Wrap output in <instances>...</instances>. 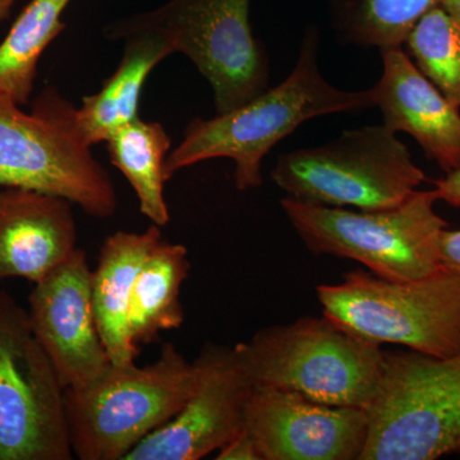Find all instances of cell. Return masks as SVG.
Segmentation results:
<instances>
[{"label":"cell","mask_w":460,"mask_h":460,"mask_svg":"<svg viewBox=\"0 0 460 460\" xmlns=\"http://www.w3.org/2000/svg\"><path fill=\"white\" fill-rule=\"evenodd\" d=\"M198 381L195 362L165 343L156 361L113 365L104 374L66 387V426L81 460H124L151 432L172 420Z\"/></svg>","instance_id":"277c9868"},{"label":"cell","mask_w":460,"mask_h":460,"mask_svg":"<svg viewBox=\"0 0 460 460\" xmlns=\"http://www.w3.org/2000/svg\"><path fill=\"white\" fill-rule=\"evenodd\" d=\"M217 460H261L252 436L244 426L237 435L217 450Z\"/></svg>","instance_id":"603a6c76"},{"label":"cell","mask_w":460,"mask_h":460,"mask_svg":"<svg viewBox=\"0 0 460 460\" xmlns=\"http://www.w3.org/2000/svg\"><path fill=\"white\" fill-rule=\"evenodd\" d=\"M72 0H31L0 42V93L29 104L40 58L66 30L62 17Z\"/></svg>","instance_id":"ffe728a7"},{"label":"cell","mask_w":460,"mask_h":460,"mask_svg":"<svg viewBox=\"0 0 460 460\" xmlns=\"http://www.w3.org/2000/svg\"><path fill=\"white\" fill-rule=\"evenodd\" d=\"M251 0H169L153 11L109 23L104 35L122 40L151 30L196 66L213 89L215 111L228 113L265 91L270 83L268 51L253 35Z\"/></svg>","instance_id":"52a82bcc"},{"label":"cell","mask_w":460,"mask_h":460,"mask_svg":"<svg viewBox=\"0 0 460 460\" xmlns=\"http://www.w3.org/2000/svg\"><path fill=\"white\" fill-rule=\"evenodd\" d=\"M91 277L86 252L77 248L30 296L33 332L65 387L93 380L111 365L93 310Z\"/></svg>","instance_id":"4fadbf2b"},{"label":"cell","mask_w":460,"mask_h":460,"mask_svg":"<svg viewBox=\"0 0 460 460\" xmlns=\"http://www.w3.org/2000/svg\"><path fill=\"white\" fill-rule=\"evenodd\" d=\"M271 180L288 198L305 204L377 211L402 204L426 175L404 142L383 124L345 131L321 146L281 154Z\"/></svg>","instance_id":"ba28073f"},{"label":"cell","mask_w":460,"mask_h":460,"mask_svg":"<svg viewBox=\"0 0 460 460\" xmlns=\"http://www.w3.org/2000/svg\"><path fill=\"white\" fill-rule=\"evenodd\" d=\"M438 201L435 190H417L387 210H345L288 196L280 205L314 255L353 260L385 279L417 280L443 269L440 239L447 223L436 213Z\"/></svg>","instance_id":"5b68a950"},{"label":"cell","mask_w":460,"mask_h":460,"mask_svg":"<svg viewBox=\"0 0 460 460\" xmlns=\"http://www.w3.org/2000/svg\"><path fill=\"white\" fill-rule=\"evenodd\" d=\"M189 251L164 237L150 251L133 284L128 308L129 337L136 345L155 341L160 332L184 323L181 288L190 274Z\"/></svg>","instance_id":"ac0fdd59"},{"label":"cell","mask_w":460,"mask_h":460,"mask_svg":"<svg viewBox=\"0 0 460 460\" xmlns=\"http://www.w3.org/2000/svg\"><path fill=\"white\" fill-rule=\"evenodd\" d=\"M323 314L378 345L428 356L460 353V278L441 269L417 280H392L358 269L316 288Z\"/></svg>","instance_id":"8992f818"},{"label":"cell","mask_w":460,"mask_h":460,"mask_svg":"<svg viewBox=\"0 0 460 460\" xmlns=\"http://www.w3.org/2000/svg\"><path fill=\"white\" fill-rule=\"evenodd\" d=\"M0 187L66 199L98 219L118 208L113 181L78 128L77 108L53 86L30 113L0 93Z\"/></svg>","instance_id":"3957f363"},{"label":"cell","mask_w":460,"mask_h":460,"mask_svg":"<svg viewBox=\"0 0 460 460\" xmlns=\"http://www.w3.org/2000/svg\"><path fill=\"white\" fill-rule=\"evenodd\" d=\"M17 0H0V23L9 16Z\"/></svg>","instance_id":"4316f807"},{"label":"cell","mask_w":460,"mask_h":460,"mask_svg":"<svg viewBox=\"0 0 460 460\" xmlns=\"http://www.w3.org/2000/svg\"><path fill=\"white\" fill-rule=\"evenodd\" d=\"M440 7L452 18L460 29V0H441Z\"/></svg>","instance_id":"484cf974"},{"label":"cell","mask_w":460,"mask_h":460,"mask_svg":"<svg viewBox=\"0 0 460 460\" xmlns=\"http://www.w3.org/2000/svg\"><path fill=\"white\" fill-rule=\"evenodd\" d=\"M122 59L102 89L84 96L77 108L78 128L90 145L105 142L118 128L138 118L142 90L160 62L174 54L171 42L151 30L123 36Z\"/></svg>","instance_id":"e0dca14e"},{"label":"cell","mask_w":460,"mask_h":460,"mask_svg":"<svg viewBox=\"0 0 460 460\" xmlns=\"http://www.w3.org/2000/svg\"><path fill=\"white\" fill-rule=\"evenodd\" d=\"M441 0H326L339 40L361 48H402L411 29Z\"/></svg>","instance_id":"44dd1931"},{"label":"cell","mask_w":460,"mask_h":460,"mask_svg":"<svg viewBox=\"0 0 460 460\" xmlns=\"http://www.w3.org/2000/svg\"><path fill=\"white\" fill-rule=\"evenodd\" d=\"M65 392L29 313L0 290V460L74 458Z\"/></svg>","instance_id":"30bf717a"},{"label":"cell","mask_w":460,"mask_h":460,"mask_svg":"<svg viewBox=\"0 0 460 460\" xmlns=\"http://www.w3.org/2000/svg\"><path fill=\"white\" fill-rule=\"evenodd\" d=\"M68 199L22 189L0 190V283H39L77 250Z\"/></svg>","instance_id":"9a60e30c"},{"label":"cell","mask_w":460,"mask_h":460,"mask_svg":"<svg viewBox=\"0 0 460 460\" xmlns=\"http://www.w3.org/2000/svg\"><path fill=\"white\" fill-rule=\"evenodd\" d=\"M434 184L438 201L460 208V166L452 172H445V177L436 180Z\"/></svg>","instance_id":"d4e9b609"},{"label":"cell","mask_w":460,"mask_h":460,"mask_svg":"<svg viewBox=\"0 0 460 460\" xmlns=\"http://www.w3.org/2000/svg\"><path fill=\"white\" fill-rule=\"evenodd\" d=\"M198 381L189 401L124 460H199L244 428L253 385L234 348L205 343L195 359Z\"/></svg>","instance_id":"8fae6325"},{"label":"cell","mask_w":460,"mask_h":460,"mask_svg":"<svg viewBox=\"0 0 460 460\" xmlns=\"http://www.w3.org/2000/svg\"><path fill=\"white\" fill-rule=\"evenodd\" d=\"M420 72L460 109V29L440 5L429 11L405 40Z\"/></svg>","instance_id":"7402d4cb"},{"label":"cell","mask_w":460,"mask_h":460,"mask_svg":"<svg viewBox=\"0 0 460 460\" xmlns=\"http://www.w3.org/2000/svg\"><path fill=\"white\" fill-rule=\"evenodd\" d=\"M244 426L261 460H359L367 411L335 407L298 393L253 387Z\"/></svg>","instance_id":"7c38bea8"},{"label":"cell","mask_w":460,"mask_h":460,"mask_svg":"<svg viewBox=\"0 0 460 460\" xmlns=\"http://www.w3.org/2000/svg\"><path fill=\"white\" fill-rule=\"evenodd\" d=\"M162 238L160 226L153 224L142 233L115 232L100 248L91 290L100 335L113 365L136 362L140 354L129 337V301L142 263Z\"/></svg>","instance_id":"2e32d148"},{"label":"cell","mask_w":460,"mask_h":460,"mask_svg":"<svg viewBox=\"0 0 460 460\" xmlns=\"http://www.w3.org/2000/svg\"><path fill=\"white\" fill-rule=\"evenodd\" d=\"M359 460H435L460 454V353L385 352Z\"/></svg>","instance_id":"9c48e42d"},{"label":"cell","mask_w":460,"mask_h":460,"mask_svg":"<svg viewBox=\"0 0 460 460\" xmlns=\"http://www.w3.org/2000/svg\"><path fill=\"white\" fill-rule=\"evenodd\" d=\"M441 265L460 278V229H445L440 239Z\"/></svg>","instance_id":"cb8c5ba5"},{"label":"cell","mask_w":460,"mask_h":460,"mask_svg":"<svg viewBox=\"0 0 460 460\" xmlns=\"http://www.w3.org/2000/svg\"><path fill=\"white\" fill-rule=\"evenodd\" d=\"M320 30L308 26L289 75L246 104L210 119L195 118L165 162L166 181L181 169L211 159L234 163L239 190L262 184L263 157L302 123L323 115L374 107L370 90L345 91L323 78L319 66Z\"/></svg>","instance_id":"6da1fadb"},{"label":"cell","mask_w":460,"mask_h":460,"mask_svg":"<svg viewBox=\"0 0 460 460\" xmlns=\"http://www.w3.org/2000/svg\"><path fill=\"white\" fill-rule=\"evenodd\" d=\"M383 75L370 89L390 131L411 135L429 160L452 172L460 166V109L445 98L402 48L380 50Z\"/></svg>","instance_id":"5bb4252c"},{"label":"cell","mask_w":460,"mask_h":460,"mask_svg":"<svg viewBox=\"0 0 460 460\" xmlns=\"http://www.w3.org/2000/svg\"><path fill=\"white\" fill-rule=\"evenodd\" d=\"M233 348L253 387L363 410L376 394L385 361L381 345L325 314L269 326Z\"/></svg>","instance_id":"7a4b0ae2"},{"label":"cell","mask_w":460,"mask_h":460,"mask_svg":"<svg viewBox=\"0 0 460 460\" xmlns=\"http://www.w3.org/2000/svg\"><path fill=\"white\" fill-rule=\"evenodd\" d=\"M109 160L131 184L140 211L151 223L165 226L171 222L165 199V162L172 140L162 123L140 117L124 124L108 138Z\"/></svg>","instance_id":"d6986e66"}]
</instances>
